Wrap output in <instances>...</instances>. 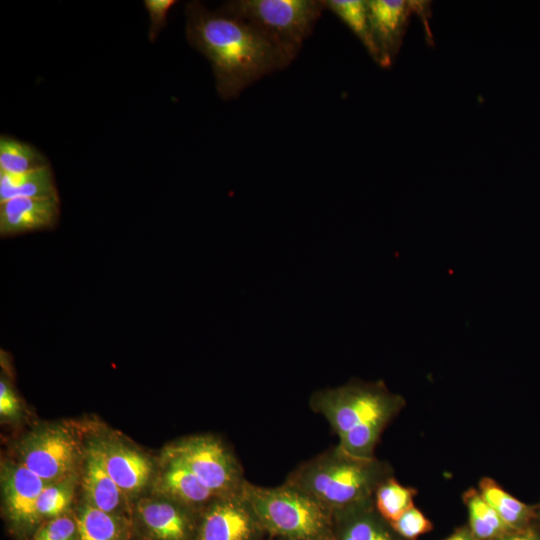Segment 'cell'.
Wrapping results in <instances>:
<instances>
[{
	"mask_svg": "<svg viewBox=\"0 0 540 540\" xmlns=\"http://www.w3.org/2000/svg\"><path fill=\"white\" fill-rule=\"evenodd\" d=\"M186 36L210 62L217 92L224 100L293 60L265 32L219 9L208 10L198 1L186 5Z\"/></svg>",
	"mask_w": 540,
	"mask_h": 540,
	"instance_id": "cell-1",
	"label": "cell"
},
{
	"mask_svg": "<svg viewBox=\"0 0 540 540\" xmlns=\"http://www.w3.org/2000/svg\"><path fill=\"white\" fill-rule=\"evenodd\" d=\"M388 477V470L375 457H355L336 446L300 464L285 483L333 513L373 498Z\"/></svg>",
	"mask_w": 540,
	"mask_h": 540,
	"instance_id": "cell-2",
	"label": "cell"
},
{
	"mask_svg": "<svg viewBox=\"0 0 540 540\" xmlns=\"http://www.w3.org/2000/svg\"><path fill=\"white\" fill-rule=\"evenodd\" d=\"M243 495L260 527L287 540H325L333 513L284 483L261 487L245 482Z\"/></svg>",
	"mask_w": 540,
	"mask_h": 540,
	"instance_id": "cell-3",
	"label": "cell"
},
{
	"mask_svg": "<svg viewBox=\"0 0 540 540\" xmlns=\"http://www.w3.org/2000/svg\"><path fill=\"white\" fill-rule=\"evenodd\" d=\"M403 405V398L391 393L382 381L355 380L318 390L310 398L311 408L328 421L339 439L362 425L389 423Z\"/></svg>",
	"mask_w": 540,
	"mask_h": 540,
	"instance_id": "cell-4",
	"label": "cell"
},
{
	"mask_svg": "<svg viewBox=\"0 0 540 540\" xmlns=\"http://www.w3.org/2000/svg\"><path fill=\"white\" fill-rule=\"evenodd\" d=\"M325 9V0H235L219 8L261 29L292 60Z\"/></svg>",
	"mask_w": 540,
	"mask_h": 540,
	"instance_id": "cell-5",
	"label": "cell"
},
{
	"mask_svg": "<svg viewBox=\"0 0 540 540\" xmlns=\"http://www.w3.org/2000/svg\"><path fill=\"white\" fill-rule=\"evenodd\" d=\"M163 456L187 467L219 497L240 492L246 482L235 456L210 435L183 439L167 447Z\"/></svg>",
	"mask_w": 540,
	"mask_h": 540,
	"instance_id": "cell-6",
	"label": "cell"
},
{
	"mask_svg": "<svg viewBox=\"0 0 540 540\" xmlns=\"http://www.w3.org/2000/svg\"><path fill=\"white\" fill-rule=\"evenodd\" d=\"M77 456L74 438L60 427L34 431L21 444V463L49 483L68 479Z\"/></svg>",
	"mask_w": 540,
	"mask_h": 540,
	"instance_id": "cell-7",
	"label": "cell"
},
{
	"mask_svg": "<svg viewBox=\"0 0 540 540\" xmlns=\"http://www.w3.org/2000/svg\"><path fill=\"white\" fill-rule=\"evenodd\" d=\"M368 15L380 66L388 68L396 59L413 13L426 14L429 3L406 0H369Z\"/></svg>",
	"mask_w": 540,
	"mask_h": 540,
	"instance_id": "cell-8",
	"label": "cell"
},
{
	"mask_svg": "<svg viewBox=\"0 0 540 540\" xmlns=\"http://www.w3.org/2000/svg\"><path fill=\"white\" fill-rule=\"evenodd\" d=\"M258 526L241 490L212 502L203 517L198 540H250Z\"/></svg>",
	"mask_w": 540,
	"mask_h": 540,
	"instance_id": "cell-9",
	"label": "cell"
},
{
	"mask_svg": "<svg viewBox=\"0 0 540 540\" xmlns=\"http://www.w3.org/2000/svg\"><path fill=\"white\" fill-rule=\"evenodd\" d=\"M3 498L10 519L18 525H33L40 518L36 503L48 484L24 464L6 465L1 474Z\"/></svg>",
	"mask_w": 540,
	"mask_h": 540,
	"instance_id": "cell-10",
	"label": "cell"
},
{
	"mask_svg": "<svg viewBox=\"0 0 540 540\" xmlns=\"http://www.w3.org/2000/svg\"><path fill=\"white\" fill-rule=\"evenodd\" d=\"M60 213L59 198L15 197L0 203L2 237L50 229Z\"/></svg>",
	"mask_w": 540,
	"mask_h": 540,
	"instance_id": "cell-11",
	"label": "cell"
},
{
	"mask_svg": "<svg viewBox=\"0 0 540 540\" xmlns=\"http://www.w3.org/2000/svg\"><path fill=\"white\" fill-rule=\"evenodd\" d=\"M98 445L108 473L122 492L134 493L146 485L152 471L147 457L135 449L115 442Z\"/></svg>",
	"mask_w": 540,
	"mask_h": 540,
	"instance_id": "cell-12",
	"label": "cell"
},
{
	"mask_svg": "<svg viewBox=\"0 0 540 540\" xmlns=\"http://www.w3.org/2000/svg\"><path fill=\"white\" fill-rule=\"evenodd\" d=\"M337 540H396L378 513L374 497L333 512Z\"/></svg>",
	"mask_w": 540,
	"mask_h": 540,
	"instance_id": "cell-13",
	"label": "cell"
},
{
	"mask_svg": "<svg viewBox=\"0 0 540 540\" xmlns=\"http://www.w3.org/2000/svg\"><path fill=\"white\" fill-rule=\"evenodd\" d=\"M157 489L172 501L188 506L202 505L219 498L193 472L174 460L165 459V470L158 478Z\"/></svg>",
	"mask_w": 540,
	"mask_h": 540,
	"instance_id": "cell-14",
	"label": "cell"
},
{
	"mask_svg": "<svg viewBox=\"0 0 540 540\" xmlns=\"http://www.w3.org/2000/svg\"><path fill=\"white\" fill-rule=\"evenodd\" d=\"M83 482L88 505L109 513L118 508L122 491L108 473L98 444L87 453Z\"/></svg>",
	"mask_w": 540,
	"mask_h": 540,
	"instance_id": "cell-15",
	"label": "cell"
},
{
	"mask_svg": "<svg viewBox=\"0 0 540 540\" xmlns=\"http://www.w3.org/2000/svg\"><path fill=\"white\" fill-rule=\"evenodd\" d=\"M164 500H144L138 513L146 528L159 540H186L189 520L178 505Z\"/></svg>",
	"mask_w": 540,
	"mask_h": 540,
	"instance_id": "cell-16",
	"label": "cell"
},
{
	"mask_svg": "<svg viewBox=\"0 0 540 540\" xmlns=\"http://www.w3.org/2000/svg\"><path fill=\"white\" fill-rule=\"evenodd\" d=\"M15 197L59 198L50 166L23 174L0 172V203Z\"/></svg>",
	"mask_w": 540,
	"mask_h": 540,
	"instance_id": "cell-17",
	"label": "cell"
},
{
	"mask_svg": "<svg viewBox=\"0 0 540 540\" xmlns=\"http://www.w3.org/2000/svg\"><path fill=\"white\" fill-rule=\"evenodd\" d=\"M325 5L359 39L371 58L380 64V56L371 34L367 1L325 0Z\"/></svg>",
	"mask_w": 540,
	"mask_h": 540,
	"instance_id": "cell-18",
	"label": "cell"
},
{
	"mask_svg": "<svg viewBox=\"0 0 540 540\" xmlns=\"http://www.w3.org/2000/svg\"><path fill=\"white\" fill-rule=\"evenodd\" d=\"M479 493L510 530L523 527L533 516L531 507L506 492L491 478L480 481Z\"/></svg>",
	"mask_w": 540,
	"mask_h": 540,
	"instance_id": "cell-19",
	"label": "cell"
},
{
	"mask_svg": "<svg viewBox=\"0 0 540 540\" xmlns=\"http://www.w3.org/2000/svg\"><path fill=\"white\" fill-rule=\"evenodd\" d=\"M466 503L471 531L479 540L501 538L510 529L497 512L483 499L479 491L469 489L463 495Z\"/></svg>",
	"mask_w": 540,
	"mask_h": 540,
	"instance_id": "cell-20",
	"label": "cell"
},
{
	"mask_svg": "<svg viewBox=\"0 0 540 540\" xmlns=\"http://www.w3.org/2000/svg\"><path fill=\"white\" fill-rule=\"evenodd\" d=\"M48 165L46 158L30 144L1 136L0 172L23 174Z\"/></svg>",
	"mask_w": 540,
	"mask_h": 540,
	"instance_id": "cell-21",
	"label": "cell"
},
{
	"mask_svg": "<svg viewBox=\"0 0 540 540\" xmlns=\"http://www.w3.org/2000/svg\"><path fill=\"white\" fill-rule=\"evenodd\" d=\"M76 540H120L122 526L112 513L86 504L76 520Z\"/></svg>",
	"mask_w": 540,
	"mask_h": 540,
	"instance_id": "cell-22",
	"label": "cell"
},
{
	"mask_svg": "<svg viewBox=\"0 0 540 540\" xmlns=\"http://www.w3.org/2000/svg\"><path fill=\"white\" fill-rule=\"evenodd\" d=\"M415 494V489L403 486L394 478L388 477L375 491V508L380 516L391 525L405 511L414 506Z\"/></svg>",
	"mask_w": 540,
	"mask_h": 540,
	"instance_id": "cell-23",
	"label": "cell"
},
{
	"mask_svg": "<svg viewBox=\"0 0 540 540\" xmlns=\"http://www.w3.org/2000/svg\"><path fill=\"white\" fill-rule=\"evenodd\" d=\"M73 496V484L68 480L47 484L41 491L36 510L39 517H59L68 508Z\"/></svg>",
	"mask_w": 540,
	"mask_h": 540,
	"instance_id": "cell-24",
	"label": "cell"
},
{
	"mask_svg": "<svg viewBox=\"0 0 540 540\" xmlns=\"http://www.w3.org/2000/svg\"><path fill=\"white\" fill-rule=\"evenodd\" d=\"M390 526L395 533L408 540H414L432 529L429 519L414 506L405 511Z\"/></svg>",
	"mask_w": 540,
	"mask_h": 540,
	"instance_id": "cell-25",
	"label": "cell"
},
{
	"mask_svg": "<svg viewBox=\"0 0 540 540\" xmlns=\"http://www.w3.org/2000/svg\"><path fill=\"white\" fill-rule=\"evenodd\" d=\"M77 523L69 516L49 521L37 533L35 540H76Z\"/></svg>",
	"mask_w": 540,
	"mask_h": 540,
	"instance_id": "cell-26",
	"label": "cell"
},
{
	"mask_svg": "<svg viewBox=\"0 0 540 540\" xmlns=\"http://www.w3.org/2000/svg\"><path fill=\"white\" fill-rule=\"evenodd\" d=\"M176 3L174 0H145L144 6L147 9L151 26L148 33L150 41H154L158 33L166 26L167 14L170 8Z\"/></svg>",
	"mask_w": 540,
	"mask_h": 540,
	"instance_id": "cell-27",
	"label": "cell"
},
{
	"mask_svg": "<svg viewBox=\"0 0 540 540\" xmlns=\"http://www.w3.org/2000/svg\"><path fill=\"white\" fill-rule=\"evenodd\" d=\"M19 400L6 379L0 380V414L4 417H14L19 413Z\"/></svg>",
	"mask_w": 540,
	"mask_h": 540,
	"instance_id": "cell-28",
	"label": "cell"
},
{
	"mask_svg": "<svg viewBox=\"0 0 540 540\" xmlns=\"http://www.w3.org/2000/svg\"><path fill=\"white\" fill-rule=\"evenodd\" d=\"M498 540H538L534 535L531 533H517L509 536H502Z\"/></svg>",
	"mask_w": 540,
	"mask_h": 540,
	"instance_id": "cell-29",
	"label": "cell"
},
{
	"mask_svg": "<svg viewBox=\"0 0 540 540\" xmlns=\"http://www.w3.org/2000/svg\"><path fill=\"white\" fill-rule=\"evenodd\" d=\"M445 540H474L473 537L465 530L456 532Z\"/></svg>",
	"mask_w": 540,
	"mask_h": 540,
	"instance_id": "cell-30",
	"label": "cell"
},
{
	"mask_svg": "<svg viewBox=\"0 0 540 540\" xmlns=\"http://www.w3.org/2000/svg\"><path fill=\"white\" fill-rule=\"evenodd\" d=\"M287 540V539H286Z\"/></svg>",
	"mask_w": 540,
	"mask_h": 540,
	"instance_id": "cell-31",
	"label": "cell"
}]
</instances>
